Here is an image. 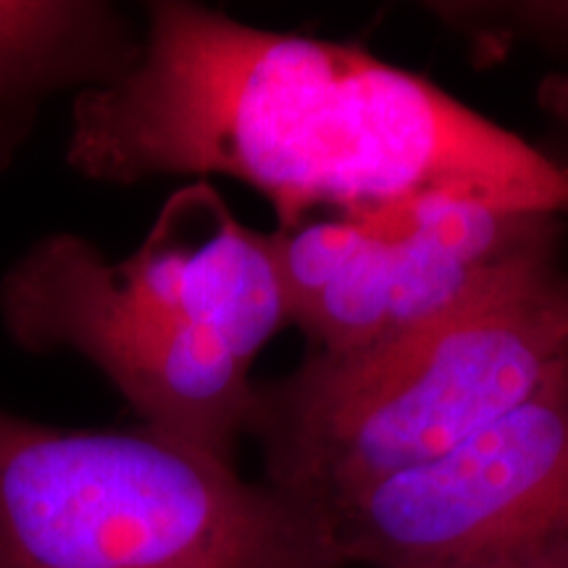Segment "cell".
<instances>
[{
    "label": "cell",
    "instance_id": "obj_1",
    "mask_svg": "<svg viewBox=\"0 0 568 568\" xmlns=\"http://www.w3.org/2000/svg\"><path fill=\"white\" fill-rule=\"evenodd\" d=\"M67 163L109 184L232 176L280 226L458 190L568 216V169L364 48L145 6L130 67L71 105Z\"/></svg>",
    "mask_w": 568,
    "mask_h": 568
},
{
    "label": "cell",
    "instance_id": "obj_2",
    "mask_svg": "<svg viewBox=\"0 0 568 568\" xmlns=\"http://www.w3.org/2000/svg\"><path fill=\"white\" fill-rule=\"evenodd\" d=\"M568 368V280L556 245L450 311L347 353H311L255 387L247 435L266 485L322 514L464 443Z\"/></svg>",
    "mask_w": 568,
    "mask_h": 568
},
{
    "label": "cell",
    "instance_id": "obj_3",
    "mask_svg": "<svg viewBox=\"0 0 568 568\" xmlns=\"http://www.w3.org/2000/svg\"><path fill=\"white\" fill-rule=\"evenodd\" d=\"M0 568H347L324 516L134 429L0 408Z\"/></svg>",
    "mask_w": 568,
    "mask_h": 568
},
{
    "label": "cell",
    "instance_id": "obj_4",
    "mask_svg": "<svg viewBox=\"0 0 568 568\" xmlns=\"http://www.w3.org/2000/svg\"><path fill=\"white\" fill-rule=\"evenodd\" d=\"M290 324L311 353H347L429 322L527 255L558 219L458 190L266 232Z\"/></svg>",
    "mask_w": 568,
    "mask_h": 568
},
{
    "label": "cell",
    "instance_id": "obj_5",
    "mask_svg": "<svg viewBox=\"0 0 568 568\" xmlns=\"http://www.w3.org/2000/svg\"><path fill=\"white\" fill-rule=\"evenodd\" d=\"M347 568H458L568 542V368L464 443L322 510Z\"/></svg>",
    "mask_w": 568,
    "mask_h": 568
},
{
    "label": "cell",
    "instance_id": "obj_6",
    "mask_svg": "<svg viewBox=\"0 0 568 568\" xmlns=\"http://www.w3.org/2000/svg\"><path fill=\"white\" fill-rule=\"evenodd\" d=\"M98 247L48 234L0 276V324L21 351L82 355L130 403L140 426L234 464L251 424V366L222 339L166 326L119 301Z\"/></svg>",
    "mask_w": 568,
    "mask_h": 568
},
{
    "label": "cell",
    "instance_id": "obj_7",
    "mask_svg": "<svg viewBox=\"0 0 568 568\" xmlns=\"http://www.w3.org/2000/svg\"><path fill=\"white\" fill-rule=\"evenodd\" d=\"M95 266L119 301L222 339L247 364L290 324L266 232L240 222L205 180L163 203L138 251L119 261L98 253Z\"/></svg>",
    "mask_w": 568,
    "mask_h": 568
},
{
    "label": "cell",
    "instance_id": "obj_8",
    "mask_svg": "<svg viewBox=\"0 0 568 568\" xmlns=\"http://www.w3.org/2000/svg\"><path fill=\"white\" fill-rule=\"evenodd\" d=\"M140 32L101 0H0V172L53 95L101 88L130 67Z\"/></svg>",
    "mask_w": 568,
    "mask_h": 568
},
{
    "label": "cell",
    "instance_id": "obj_9",
    "mask_svg": "<svg viewBox=\"0 0 568 568\" xmlns=\"http://www.w3.org/2000/svg\"><path fill=\"white\" fill-rule=\"evenodd\" d=\"M458 568H568V542L556 545V548L521 552V556L485 560V564L458 566Z\"/></svg>",
    "mask_w": 568,
    "mask_h": 568
},
{
    "label": "cell",
    "instance_id": "obj_10",
    "mask_svg": "<svg viewBox=\"0 0 568 568\" xmlns=\"http://www.w3.org/2000/svg\"><path fill=\"white\" fill-rule=\"evenodd\" d=\"M524 19L539 21V27H531V32H548L568 38V6H524Z\"/></svg>",
    "mask_w": 568,
    "mask_h": 568
}]
</instances>
